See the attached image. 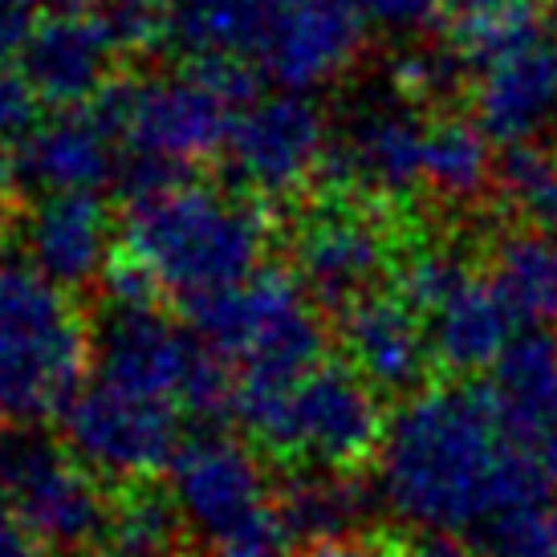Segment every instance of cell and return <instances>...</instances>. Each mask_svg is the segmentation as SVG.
<instances>
[{
	"label": "cell",
	"instance_id": "1",
	"mask_svg": "<svg viewBox=\"0 0 557 557\" xmlns=\"http://www.w3.org/2000/svg\"><path fill=\"white\" fill-rule=\"evenodd\" d=\"M542 456L509 432L488 391H416L379 448V500L423 537L472 542L554 496Z\"/></svg>",
	"mask_w": 557,
	"mask_h": 557
},
{
	"label": "cell",
	"instance_id": "2",
	"mask_svg": "<svg viewBox=\"0 0 557 557\" xmlns=\"http://www.w3.org/2000/svg\"><path fill=\"white\" fill-rule=\"evenodd\" d=\"M269 220L257 203L184 171H143L123 212L114 297H171L187 313L261 273Z\"/></svg>",
	"mask_w": 557,
	"mask_h": 557
},
{
	"label": "cell",
	"instance_id": "3",
	"mask_svg": "<svg viewBox=\"0 0 557 557\" xmlns=\"http://www.w3.org/2000/svg\"><path fill=\"white\" fill-rule=\"evenodd\" d=\"M233 416L261 448L285 460L350 472L383 448L379 387L350 362H318L289 383H233Z\"/></svg>",
	"mask_w": 557,
	"mask_h": 557
},
{
	"label": "cell",
	"instance_id": "4",
	"mask_svg": "<svg viewBox=\"0 0 557 557\" xmlns=\"http://www.w3.org/2000/svg\"><path fill=\"white\" fill-rule=\"evenodd\" d=\"M86 358L90 338L62 285L33 264H0V423L62 416Z\"/></svg>",
	"mask_w": 557,
	"mask_h": 557
},
{
	"label": "cell",
	"instance_id": "5",
	"mask_svg": "<svg viewBox=\"0 0 557 557\" xmlns=\"http://www.w3.org/2000/svg\"><path fill=\"white\" fill-rule=\"evenodd\" d=\"M191 318L212 355L233 367V383H289L325 358L318 297L297 273H252Z\"/></svg>",
	"mask_w": 557,
	"mask_h": 557
},
{
	"label": "cell",
	"instance_id": "6",
	"mask_svg": "<svg viewBox=\"0 0 557 557\" xmlns=\"http://www.w3.org/2000/svg\"><path fill=\"white\" fill-rule=\"evenodd\" d=\"M252 78L240 65H187L110 90L123 143L151 171H184L224 151Z\"/></svg>",
	"mask_w": 557,
	"mask_h": 557
},
{
	"label": "cell",
	"instance_id": "7",
	"mask_svg": "<svg viewBox=\"0 0 557 557\" xmlns=\"http://www.w3.org/2000/svg\"><path fill=\"white\" fill-rule=\"evenodd\" d=\"M90 358L98 379L184 411H216L233 399V379L212 346L168 318L156 297H114L94 330Z\"/></svg>",
	"mask_w": 557,
	"mask_h": 557
},
{
	"label": "cell",
	"instance_id": "8",
	"mask_svg": "<svg viewBox=\"0 0 557 557\" xmlns=\"http://www.w3.org/2000/svg\"><path fill=\"white\" fill-rule=\"evenodd\" d=\"M399 294L416 306L428 325L435 362L451 374L493 371V362L512 342L517 318L509 306L500 301L493 281L472 273L451 248H428L403 261Z\"/></svg>",
	"mask_w": 557,
	"mask_h": 557
},
{
	"label": "cell",
	"instance_id": "9",
	"mask_svg": "<svg viewBox=\"0 0 557 557\" xmlns=\"http://www.w3.org/2000/svg\"><path fill=\"white\" fill-rule=\"evenodd\" d=\"M0 488L21 529L49 549H82L114 525L98 472L46 435H9L0 444Z\"/></svg>",
	"mask_w": 557,
	"mask_h": 557
},
{
	"label": "cell",
	"instance_id": "10",
	"mask_svg": "<svg viewBox=\"0 0 557 557\" xmlns=\"http://www.w3.org/2000/svg\"><path fill=\"white\" fill-rule=\"evenodd\" d=\"M180 416L184 407L168 399L119 387L94 374L82 383L62 411V432L70 451L98 476L151 480L168 472L180 451Z\"/></svg>",
	"mask_w": 557,
	"mask_h": 557
},
{
	"label": "cell",
	"instance_id": "11",
	"mask_svg": "<svg viewBox=\"0 0 557 557\" xmlns=\"http://www.w3.org/2000/svg\"><path fill=\"white\" fill-rule=\"evenodd\" d=\"M472 58V110L493 143H545L557 131V37L545 16H525Z\"/></svg>",
	"mask_w": 557,
	"mask_h": 557
},
{
	"label": "cell",
	"instance_id": "12",
	"mask_svg": "<svg viewBox=\"0 0 557 557\" xmlns=\"http://www.w3.org/2000/svg\"><path fill=\"white\" fill-rule=\"evenodd\" d=\"M330 126L306 90H281L236 110L224 156L236 180L261 196L301 191L325 168Z\"/></svg>",
	"mask_w": 557,
	"mask_h": 557
},
{
	"label": "cell",
	"instance_id": "13",
	"mask_svg": "<svg viewBox=\"0 0 557 557\" xmlns=\"http://www.w3.org/2000/svg\"><path fill=\"white\" fill-rule=\"evenodd\" d=\"M168 476L171 505L180 512V521L212 545L273 512L261 460L236 435L208 432L184 440Z\"/></svg>",
	"mask_w": 557,
	"mask_h": 557
},
{
	"label": "cell",
	"instance_id": "14",
	"mask_svg": "<svg viewBox=\"0 0 557 557\" xmlns=\"http://www.w3.org/2000/svg\"><path fill=\"white\" fill-rule=\"evenodd\" d=\"M391 264V228L374 208L334 200L313 208L294 233V273L325 306H350Z\"/></svg>",
	"mask_w": 557,
	"mask_h": 557
},
{
	"label": "cell",
	"instance_id": "15",
	"mask_svg": "<svg viewBox=\"0 0 557 557\" xmlns=\"http://www.w3.org/2000/svg\"><path fill=\"white\" fill-rule=\"evenodd\" d=\"M423 156H428V123L416 102L399 94L371 98L342 123L330 143L325 171L342 187H355L371 200H403L423 187Z\"/></svg>",
	"mask_w": 557,
	"mask_h": 557
},
{
	"label": "cell",
	"instance_id": "16",
	"mask_svg": "<svg viewBox=\"0 0 557 557\" xmlns=\"http://www.w3.org/2000/svg\"><path fill=\"white\" fill-rule=\"evenodd\" d=\"M119 123L107 94L82 107H62L49 123H37L9 156V175L37 196L98 191L119 171Z\"/></svg>",
	"mask_w": 557,
	"mask_h": 557
},
{
	"label": "cell",
	"instance_id": "17",
	"mask_svg": "<svg viewBox=\"0 0 557 557\" xmlns=\"http://www.w3.org/2000/svg\"><path fill=\"white\" fill-rule=\"evenodd\" d=\"M126 53L107 13L65 9L29 29L21 46V70L41 102L82 107L107 90L110 70Z\"/></svg>",
	"mask_w": 557,
	"mask_h": 557
},
{
	"label": "cell",
	"instance_id": "18",
	"mask_svg": "<svg viewBox=\"0 0 557 557\" xmlns=\"http://www.w3.org/2000/svg\"><path fill=\"white\" fill-rule=\"evenodd\" d=\"M367 16L358 0H306L269 37L257 74L285 90H318L338 82L367 46Z\"/></svg>",
	"mask_w": 557,
	"mask_h": 557
},
{
	"label": "cell",
	"instance_id": "19",
	"mask_svg": "<svg viewBox=\"0 0 557 557\" xmlns=\"http://www.w3.org/2000/svg\"><path fill=\"white\" fill-rule=\"evenodd\" d=\"M342 342L346 355L362 379H371L379 391H416L432 371V342L428 325L416 313V306L395 289L350 301L342 310Z\"/></svg>",
	"mask_w": 557,
	"mask_h": 557
},
{
	"label": "cell",
	"instance_id": "20",
	"mask_svg": "<svg viewBox=\"0 0 557 557\" xmlns=\"http://www.w3.org/2000/svg\"><path fill=\"white\" fill-rule=\"evenodd\" d=\"M297 4L306 0H163V41L196 65H240L257 74L269 37Z\"/></svg>",
	"mask_w": 557,
	"mask_h": 557
},
{
	"label": "cell",
	"instance_id": "21",
	"mask_svg": "<svg viewBox=\"0 0 557 557\" xmlns=\"http://www.w3.org/2000/svg\"><path fill=\"white\" fill-rule=\"evenodd\" d=\"M29 264L62 289H82L102 277L114 252V224L98 191L41 196L25 224Z\"/></svg>",
	"mask_w": 557,
	"mask_h": 557
},
{
	"label": "cell",
	"instance_id": "22",
	"mask_svg": "<svg viewBox=\"0 0 557 557\" xmlns=\"http://www.w3.org/2000/svg\"><path fill=\"white\" fill-rule=\"evenodd\" d=\"M488 399L517 440L537 451L557 435V338L549 330H525L493 362Z\"/></svg>",
	"mask_w": 557,
	"mask_h": 557
},
{
	"label": "cell",
	"instance_id": "23",
	"mask_svg": "<svg viewBox=\"0 0 557 557\" xmlns=\"http://www.w3.org/2000/svg\"><path fill=\"white\" fill-rule=\"evenodd\" d=\"M488 281L517 325L549 330L557 322V233L529 224L509 233L496 245Z\"/></svg>",
	"mask_w": 557,
	"mask_h": 557
},
{
	"label": "cell",
	"instance_id": "24",
	"mask_svg": "<svg viewBox=\"0 0 557 557\" xmlns=\"http://www.w3.org/2000/svg\"><path fill=\"white\" fill-rule=\"evenodd\" d=\"M371 496L358 488L346 472H325L318 468L313 476H301L285 488L277 505V521L289 537L306 542H346V533L367 517Z\"/></svg>",
	"mask_w": 557,
	"mask_h": 557
},
{
	"label": "cell",
	"instance_id": "25",
	"mask_svg": "<svg viewBox=\"0 0 557 557\" xmlns=\"http://www.w3.org/2000/svg\"><path fill=\"white\" fill-rule=\"evenodd\" d=\"M488 131L476 119H435L428 123V156H423V187L448 203L476 200L488 175Z\"/></svg>",
	"mask_w": 557,
	"mask_h": 557
},
{
	"label": "cell",
	"instance_id": "26",
	"mask_svg": "<svg viewBox=\"0 0 557 557\" xmlns=\"http://www.w3.org/2000/svg\"><path fill=\"white\" fill-rule=\"evenodd\" d=\"M496 184L521 224L557 233V151L549 143L505 147Z\"/></svg>",
	"mask_w": 557,
	"mask_h": 557
},
{
	"label": "cell",
	"instance_id": "27",
	"mask_svg": "<svg viewBox=\"0 0 557 557\" xmlns=\"http://www.w3.org/2000/svg\"><path fill=\"white\" fill-rule=\"evenodd\" d=\"M484 557H557V500H542L505 517L476 545Z\"/></svg>",
	"mask_w": 557,
	"mask_h": 557
},
{
	"label": "cell",
	"instance_id": "28",
	"mask_svg": "<svg viewBox=\"0 0 557 557\" xmlns=\"http://www.w3.org/2000/svg\"><path fill=\"white\" fill-rule=\"evenodd\" d=\"M440 9L451 21V33L465 53H476L500 33L517 29L525 16H533L529 0H440Z\"/></svg>",
	"mask_w": 557,
	"mask_h": 557
},
{
	"label": "cell",
	"instance_id": "29",
	"mask_svg": "<svg viewBox=\"0 0 557 557\" xmlns=\"http://www.w3.org/2000/svg\"><path fill=\"white\" fill-rule=\"evenodd\" d=\"M456 74H460V65L451 53L411 46L391 62V94H399L407 102H432L456 86Z\"/></svg>",
	"mask_w": 557,
	"mask_h": 557
},
{
	"label": "cell",
	"instance_id": "30",
	"mask_svg": "<svg viewBox=\"0 0 557 557\" xmlns=\"http://www.w3.org/2000/svg\"><path fill=\"white\" fill-rule=\"evenodd\" d=\"M175 521H180L175 505L135 496L126 509L114 512V533H119V545L135 549L139 557H163L175 537Z\"/></svg>",
	"mask_w": 557,
	"mask_h": 557
},
{
	"label": "cell",
	"instance_id": "31",
	"mask_svg": "<svg viewBox=\"0 0 557 557\" xmlns=\"http://www.w3.org/2000/svg\"><path fill=\"white\" fill-rule=\"evenodd\" d=\"M33 126H37V90L25 78V70L9 65V53H0V147H16Z\"/></svg>",
	"mask_w": 557,
	"mask_h": 557
},
{
	"label": "cell",
	"instance_id": "32",
	"mask_svg": "<svg viewBox=\"0 0 557 557\" xmlns=\"http://www.w3.org/2000/svg\"><path fill=\"white\" fill-rule=\"evenodd\" d=\"M371 29H383L391 37H419L444 13L440 0H358Z\"/></svg>",
	"mask_w": 557,
	"mask_h": 557
},
{
	"label": "cell",
	"instance_id": "33",
	"mask_svg": "<svg viewBox=\"0 0 557 557\" xmlns=\"http://www.w3.org/2000/svg\"><path fill=\"white\" fill-rule=\"evenodd\" d=\"M285 537L289 533H285V525L277 521V509H273L264 521L216 542V557H285Z\"/></svg>",
	"mask_w": 557,
	"mask_h": 557
},
{
	"label": "cell",
	"instance_id": "34",
	"mask_svg": "<svg viewBox=\"0 0 557 557\" xmlns=\"http://www.w3.org/2000/svg\"><path fill=\"white\" fill-rule=\"evenodd\" d=\"M33 0H0V53H13L29 37Z\"/></svg>",
	"mask_w": 557,
	"mask_h": 557
},
{
	"label": "cell",
	"instance_id": "35",
	"mask_svg": "<svg viewBox=\"0 0 557 557\" xmlns=\"http://www.w3.org/2000/svg\"><path fill=\"white\" fill-rule=\"evenodd\" d=\"M33 545L37 542L21 529V521L4 500V488H0V557H33Z\"/></svg>",
	"mask_w": 557,
	"mask_h": 557
},
{
	"label": "cell",
	"instance_id": "36",
	"mask_svg": "<svg viewBox=\"0 0 557 557\" xmlns=\"http://www.w3.org/2000/svg\"><path fill=\"white\" fill-rule=\"evenodd\" d=\"M310 557H374V554L355 542H322V545H313Z\"/></svg>",
	"mask_w": 557,
	"mask_h": 557
},
{
	"label": "cell",
	"instance_id": "37",
	"mask_svg": "<svg viewBox=\"0 0 557 557\" xmlns=\"http://www.w3.org/2000/svg\"><path fill=\"white\" fill-rule=\"evenodd\" d=\"M407 557H456V549H451V542H444V537H428V542L419 545V549H411Z\"/></svg>",
	"mask_w": 557,
	"mask_h": 557
},
{
	"label": "cell",
	"instance_id": "38",
	"mask_svg": "<svg viewBox=\"0 0 557 557\" xmlns=\"http://www.w3.org/2000/svg\"><path fill=\"white\" fill-rule=\"evenodd\" d=\"M94 0H33V9H49V13H65V9H90Z\"/></svg>",
	"mask_w": 557,
	"mask_h": 557
},
{
	"label": "cell",
	"instance_id": "39",
	"mask_svg": "<svg viewBox=\"0 0 557 557\" xmlns=\"http://www.w3.org/2000/svg\"><path fill=\"white\" fill-rule=\"evenodd\" d=\"M537 456H542V465H545V472H549V480L557 484V435H554V440H545L542 448H537Z\"/></svg>",
	"mask_w": 557,
	"mask_h": 557
},
{
	"label": "cell",
	"instance_id": "40",
	"mask_svg": "<svg viewBox=\"0 0 557 557\" xmlns=\"http://www.w3.org/2000/svg\"><path fill=\"white\" fill-rule=\"evenodd\" d=\"M65 557H139V554L126 549V545H114V549H70Z\"/></svg>",
	"mask_w": 557,
	"mask_h": 557
},
{
	"label": "cell",
	"instance_id": "41",
	"mask_svg": "<svg viewBox=\"0 0 557 557\" xmlns=\"http://www.w3.org/2000/svg\"><path fill=\"white\" fill-rule=\"evenodd\" d=\"M0 240H4V208H0Z\"/></svg>",
	"mask_w": 557,
	"mask_h": 557
},
{
	"label": "cell",
	"instance_id": "42",
	"mask_svg": "<svg viewBox=\"0 0 557 557\" xmlns=\"http://www.w3.org/2000/svg\"><path fill=\"white\" fill-rule=\"evenodd\" d=\"M549 25H554V37H557V13H554V16H549Z\"/></svg>",
	"mask_w": 557,
	"mask_h": 557
}]
</instances>
